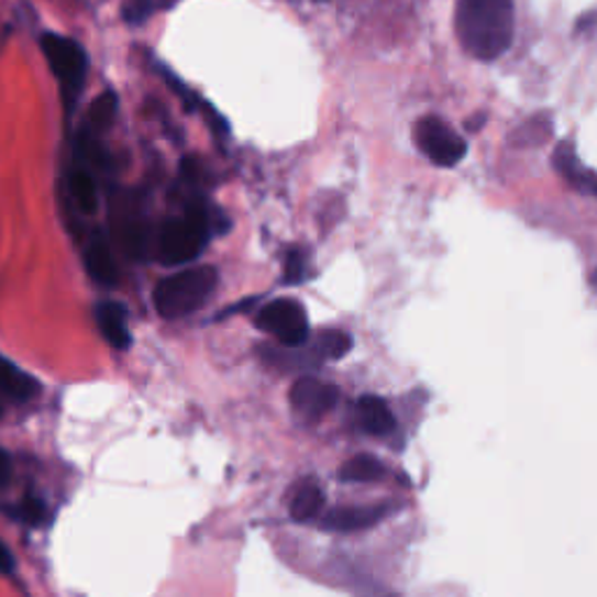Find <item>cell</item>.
<instances>
[{"instance_id": "16", "label": "cell", "mask_w": 597, "mask_h": 597, "mask_svg": "<svg viewBox=\"0 0 597 597\" xmlns=\"http://www.w3.org/2000/svg\"><path fill=\"white\" fill-rule=\"evenodd\" d=\"M383 476V462L374 455H355L339 472V478L349 480V484H372V480H380Z\"/></svg>"}, {"instance_id": "6", "label": "cell", "mask_w": 597, "mask_h": 597, "mask_svg": "<svg viewBox=\"0 0 597 597\" xmlns=\"http://www.w3.org/2000/svg\"><path fill=\"white\" fill-rule=\"evenodd\" d=\"M255 322L262 332L276 336L290 349L308 341V316L299 301L276 299L262 308Z\"/></svg>"}, {"instance_id": "4", "label": "cell", "mask_w": 597, "mask_h": 597, "mask_svg": "<svg viewBox=\"0 0 597 597\" xmlns=\"http://www.w3.org/2000/svg\"><path fill=\"white\" fill-rule=\"evenodd\" d=\"M41 47L43 54L47 56V62L52 66V73L56 75V80L62 82L64 93L68 103L73 106L75 96L80 93L85 77H87V54L85 49L77 45L70 37L47 33L41 37Z\"/></svg>"}, {"instance_id": "7", "label": "cell", "mask_w": 597, "mask_h": 597, "mask_svg": "<svg viewBox=\"0 0 597 597\" xmlns=\"http://www.w3.org/2000/svg\"><path fill=\"white\" fill-rule=\"evenodd\" d=\"M112 231L124 255L143 259L150 245V226L136 195H122L112 208Z\"/></svg>"}, {"instance_id": "25", "label": "cell", "mask_w": 597, "mask_h": 597, "mask_svg": "<svg viewBox=\"0 0 597 597\" xmlns=\"http://www.w3.org/2000/svg\"><path fill=\"white\" fill-rule=\"evenodd\" d=\"M484 122H486V118H484V114H478V118H476V120H472V122H469L467 126H469L472 131H478V126H480V124H484Z\"/></svg>"}, {"instance_id": "23", "label": "cell", "mask_w": 597, "mask_h": 597, "mask_svg": "<svg viewBox=\"0 0 597 597\" xmlns=\"http://www.w3.org/2000/svg\"><path fill=\"white\" fill-rule=\"evenodd\" d=\"M12 567H14V557H12L10 549L0 542V574L12 572Z\"/></svg>"}, {"instance_id": "14", "label": "cell", "mask_w": 597, "mask_h": 597, "mask_svg": "<svg viewBox=\"0 0 597 597\" xmlns=\"http://www.w3.org/2000/svg\"><path fill=\"white\" fill-rule=\"evenodd\" d=\"M41 390L37 380H33L22 369H16L12 362L0 357V393L8 395L14 401H29Z\"/></svg>"}, {"instance_id": "18", "label": "cell", "mask_w": 597, "mask_h": 597, "mask_svg": "<svg viewBox=\"0 0 597 597\" xmlns=\"http://www.w3.org/2000/svg\"><path fill=\"white\" fill-rule=\"evenodd\" d=\"M118 108H120L118 96L112 91L101 93L99 99L89 106V124L93 129H108L114 122V118H118Z\"/></svg>"}, {"instance_id": "24", "label": "cell", "mask_w": 597, "mask_h": 597, "mask_svg": "<svg viewBox=\"0 0 597 597\" xmlns=\"http://www.w3.org/2000/svg\"><path fill=\"white\" fill-rule=\"evenodd\" d=\"M12 474V462L5 451H0V486L8 484V478Z\"/></svg>"}, {"instance_id": "21", "label": "cell", "mask_w": 597, "mask_h": 597, "mask_svg": "<svg viewBox=\"0 0 597 597\" xmlns=\"http://www.w3.org/2000/svg\"><path fill=\"white\" fill-rule=\"evenodd\" d=\"M16 516L24 518L26 523L35 526V523H41L43 518H45V505L37 497H26L24 502H22V507H19Z\"/></svg>"}, {"instance_id": "3", "label": "cell", "mask_w": 597, "mask_h": 597, "mask_svg": "<svg viewBox=\"0 0 597 597\" xmlns=\"http://www.w3.org/2000/svg\"><path fill=\"white\" fill-rule=\"evenodd\" d=\"M210 236V218L201 203L185 208L180 218H170L159 234V259L168 266H178L197 259Z\"/></svg>"}, {"instance_id": "22", "label": "cell", "mask_w": 597, "mask_h": 597, "mask_svg": "<svg viewBox=\"0 0 597 597\" xmlns=\"http://www.w3.org/2000/svg\"><path fill=\"white\" fill-rule=\"evenodd\" d=\"M303 278V257L299 250H292L290 255H287L285 262V280L287 283H299Z\"/></svg>"}, {"instance_id": "10", "label": "cell", "mask_w": 597, "mask_h": 597, "mask_svg": "<svg viewBox=\"0 0 597 597\" xmlns=\"http://www.w3.org/2000/svg\"><path fill=\"white\" fill-rule=\"evenodd\" d=\"M553 166L574 189H579L582 195L597 197V173L588 170L579 162V157H576V152H574V145L570 141H563L555 147Z\"/></svg>"}, {"instance_id": "9", "label": "cell", "mask_w": 597, "mask_h": 597, "mask_svg": "<svg viewBox=\"0 0 597 597\" xmlns=\"http://www.w3.org/2000/svg\"><path fill=\"white\" fill-rule=\"evenodd\" d=\"M393 511L388 505H376V507H339L327 511L322 518V528L332 532H360L374 528L380 523L385 516Z\"/></svg>"}, {"instance_id": "12", "label": "cell", "mask_w": 597, "mask_h": 597, "mask_svg": "<svg viewBox=\"0 0 597 597\" xmlns=\"http://www.w3.org/2000/svg\"><path fill=\"white\" fill-rule=\"evenodd\" d=\"M96 320H99L101 332L112 349H118V351L129 349L131 332H129V324H126V311L120 303L106 301V303L96 306Z\"/></svg>"}, {"instance_id": "2", "label": "cell", "mask_w": 597, "mask_h": 597, "mask_svg": "<svg viewBox=\"0 0 597 597\" xmlns=\"http://www.w3.org/2000/svg\"><path fill=\"white\" fill-rule=\"evenodd\" d=\"M220 274L213 266L187 268L176 276H168L154 287V308L164 318H185L199 308L218 290Z\"/></svg>"}, {"instance_id": "11", "label": "cell", "mask_w": 597, "mask_h": 597, "mask_svg": "<svg viewBox=\"0 0 597 597\" xmlns=\"http://www.w3.org/2000/svg\"><path fill=\"white\" fill-rule=\"evenodd\" d=\"M85 264L89 276L101 285H114L118 280V264H114L112 250L101 231H93L87 250H85Z\"/></svg>"}, {"instance_id": "17", "label": "cell", "mask_w": 597, "mask_h": 597, "mask_svg": "<svg viewBox=\"0 0 597 597\" xmlns=\"http://www.w3.org/2000/svg\"><path fill=\"white\" fill-rule=\"evenodd\" d=\"M68 185H70V195L82 213L91 215V213H96V210H99V189H96V183L89 176V170L75 168L70 173Z\"/></svg>"}, {"instance_id": "15", "label": "cell", "mask_w": 597, "mask_h": 597, "mask_svg": "<svg viewBox=\"0 0 597 597\" xmlns=\"http://www.w3.org/2000/svg\"><path fill=\"white\" fill-rule=\"evenodd\" d=\"M322 505H324V493H322L320 484L316 478H306V480H301L292 495L290 511H292L295 521L306 523L320 513Z\"/></svg>"}, {"instance_id": "5", "label": "cell", "mask_w": 597, "mask_h": 597, "mask_svg": "<svg viewBox=\"0 0 597 597\" xmlns=\"http://www.w3.org/2000/svg\"><path fill=\"white\" fill-rule=\"evenodd\" d=\"M416 143L420 152L441 168H451L460 164L467 154L465 139H462L457 131H453L444 120L434 118V114H428V118H422L416 124Z\"/></svg>"}, {"instance_id": "13", "label": "cell", "mask_w": 597, "mask_h": 597, "mask_svg": "<svg viewBox=\"0 0 597 597\" xmlns=\"http://www.w3.org/2000/svg\"><path fill=\"white\" fill-rule=\"evenodd\" d=\"M357 416L362 428L367 430L374 436H388L395 432L397 420L393 416V411L388 409V403H385L380 397L374 395H364L357 401Z\"/></svg>"}, {"instance_id": "8", "label": "cell", "mask_w": 597, "mask_h": 597, "mask_svg": "<svg viewBox=\"0 0 597 597\" xmlns=\"http://www.w3.org/2000/svg\"><path fill=\"white\" fill-rule=\"evenodd\" d=\"M290 401L297 413H301L308 420H318L336 407L339 390L332 383L318 380L313 376H303L292 385Z\"/></svg>"}, {"instance_id": "20", "label": "cell", "mask_w": 597, "mask_h": 597, "mask_svg": "<svg viewBox=\"0 0 597 597\" xmlns=\"http://www.w3.org/2000/svg\"><path fill=\"white\" fill-rule=\"evenodd\" d=\"M152 12H154L152 0H124L122 3V14L129 24H143Z\"/></svg>"}, {"instance_id": "1", "label": "cell", "mask_w": 597, "mask_h": 597, "mask_svg": "<svg viewBox=\"0 0 597 597\" xmlns=\"http://www.w3.org/2000/svg\"><path fill=\"white\" fill-rule=\"evenodd\" d=\"M455 31L474 59L495 62L513 41V0H460Z\"/></svg>"}, {"instance_id": "19", "label": "cell", "mask_w": 597, "mask_h": 597, "mask_svg": "<svg viewBox=\"0 0 597 597\" xmlns=\"http://www.w3.org/2000/svg\"><path fill=\"white\" fill-rule=\"evenodd\" d=\"M353 349V339L345 334V332H339V330H327L318 336V353L322 357H330V360H341L351 353Z\"/></svg>"}]
</instances>
